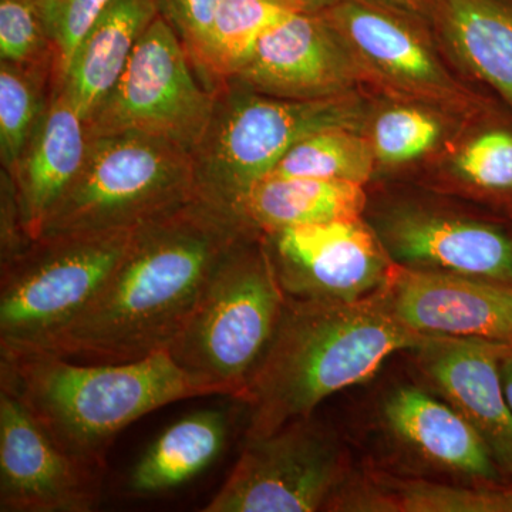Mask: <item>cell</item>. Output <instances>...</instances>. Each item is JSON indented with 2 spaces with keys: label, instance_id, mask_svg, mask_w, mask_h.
Here are the masks:
<instances>
[{
  "label": "cell",
  "instance_id": "obj_1",
  "mask_svg": "<svg viewBox=\"0 0 512 512\" xmlns=\"http://www.w3.org/2000/svg\"><path fill=\"white\" fill-rule=\"evenodd\" d=\"M248 235L195 197L140 225L94 301L36 350L86 363L141 360L170 348L212 274Z\"/></svg>",
  "mask_w": 512,
  "mask_h": 512
},
{
  "label": "cell",
  "instance_id": "obj_2",
  "mask_svg": "<svg viewBox=\"0 0 512 512\" xmlns=\"http://www.w3.org/2000/svg\"><path fill=\"white\" fill-rule=\"evenodd\" d=\"M430 338L396 319L383 289L356 302L288 298L271 345L237 399L248 409L245 439L309 419L332 394L375 376L387 357Z\"/></svg>",
  "mask_w": 512,
  "mask_h": 512
},
{
  "label": "cell",
  "instance_id": "obj_3",
  "mask_svg": "<svg viewBox=\"0 0 512 512\" xmlns=\"http://www.w3.org/2000/svg\"><path fill=\"white\" fill-rule=\"evenodd\" d=\"M0 387L15 394L63 450L106 467L117 434L146 414L214 396L167 350L124 363H86L36 349H0Z\"/></svg>",
  "mask_w": 512,
  "mask_h": 512
},
{
  "label": "cell",
  "instance_id": "obj_4",
  "mask_svg": "<svg viewBox=\"0 0 512 512\" xmlns=\"http://www.w3.org/2000/svg\"><path fill=\"white\" fill-rule=\"evenodd\" d=\"M286 302L264 239L248 235L212 274L167 352L201 386L238 399L274 339Z\"/></svg>",
  "mask_w": 512,
  "mask_h": 512
},
{
  "label": "cell",
  "instance_id": "obj_5",
  "mask_svg": "<svg viewBox=\"0 0 512 512\" xmlns=\"http://www.w3.org/2000/svg\"><path fill=\"white\" fill-rule=\"evenodd\" d=\"M367 97L289 100L225 84L215 92L210 123L191 153L198 197L225 210L303 138L328 128L360 131Z\"/></svg>",
  "mask_w": 512,
  "mask_h": 512
},
{
  "label": "cell",
  "instance_id": "obj_6",
  "mask_svg": "<svg viewBox=\"0 0 512 512\" xmlns=\"http://www.w3.org/2000/svg\"><path fill=\"white\" fill-rule=\"evenodd\" d=\"M394 265L512 286V220L412 183L367 185L363 214Z\"/></svg>",
  "mask_w": 512,
  "mask_h": 512
},
{
  "label": "cell",
  "instance_id": "obj_7",
  "mask_svg": "<svg viewBox=\"0 0 512 512\" xmlns=\"http://www.w3.org/2000/svg\"><path fill=\"white\" fill-rule=\"evenodd\" d=\"M197 197L191 151L161 138H89L86 157L43 235L136 228Z\"/></svg>",
  "mask_w": 512,
  "mask_h": 512
},
{
  "label": "cell",
  "instance_id": "obj_8",
  "mask_svg": "<svg viewBox=\"0 0 512 512\" xmlns=\"http://www.w3.org/2000/svg\"><path fill=\"white\" fill-rule=\"evenodd\" d=\"M136 228L43 235L0 266V349L36 348L76 319L116 271Z\"/></svg>",
  "mask_w": 512,
  "mask_h": 512
},
{
  "label": "cell",
  "instance_id": "obj_9",
  "mask_svg": "<svg viewBox=\"0 0 512 512\" xmlns=\"http://www.w3.org/2000/svg\"><path fill=\"white\" fill-rule=\"evenodd\" d=\"M215 93L195 72L170 23L158 15L117 82L86 119L87 137L138 134L188 151L200 143Z\"/></svg>",
  "mask_w": 512,
  "mask_h": 512
},
{
  "label": "cell",
  "instance_id": "obj_10",
  "mask_svg": "<svg viewBox=\"0 0 512 512\" xmlns=\"http://www.w3.org/2000/svg\"><path fill=\"white\" fill-rule=\"evenodd\" d=\"M322 13L349 46L367 93L460 107L497 97L458 69L424 20L363 0H340Z\"/></svg>",
  "mask_w": 512,
  "mask_h": 512
},
{
  "label": "cell",
  "instance_id": "obj_11",
  "mask_svg": "<svg viewBox=\"0 0 512 512\" xmlns=\"http://www.w3.org/2000/svg\"><path fill=\"white\" fill-rule=\"evenodd\" d=\"M348 481V457L338 440L309 419L247 440L221 490L204 512L328 510Z\"/></svg>",
  "mask_w": 512,
  "mask_h": 512
},
{
  "label": "cell",
  "instance_id": "obj_12",
  "mask_svg": "<svg viewBox=\"0 0 512 512\" xmlns=\"http://www.w3.org/2000/svg\"><path fill=\"white\" fill-rule=\"evenodd\" d=\"M286 296L356 302L382 291L393 262L365 217L261 235Z\"/></svg>",
  "mask_w": 512,
  "mask_h": 512
},
{
  "label": "cell",
  "instance_id": "obj_13",
  "mask_svg": "<svg viewBox=\"0 0 512 512\" xmlns=\"http://www.w3.org/2000/svg\"><path fill=\"white\" fill-rule=\"evenodd\" d=\"M103 471L63 450L18 397L0 387V511H93Z\"/></svg>",
  "mask_w": 512,
  "mask_h": 512
},
{
  "label": "cell",
  "instance_id": "obj_14",
  "mask_svg": "<svg viewBox=\"0 0 512 512\" xmlns=\"http://www.w3.org/2000/svg\"><path fill=\"white\" fill-rule=\"evenodd\" d=\"M229 82L289 100L367 93L349 46L322 12L292 13L266 32Z\"/></svg>",
  "mask_w": 512,
  "mask_h": 512
},
{
  "label": "cell",
  "instance_id": "obj_15",
  "mask_svg": "<svg viewBox=\"0 0 512 512\" xmlns=\"http://www.w3.org/2000/svg\"><path fill=\"white\" fill-rule=\"evenodd\" d=\"M383 296L413 332L512 345V286L394 265Z\"/></svg>",
  "mask_w": 512,
  "mask_h": 512
},
{
  "label": "cell",
  "instance_id": "obj_16",
  "mask_svg": "<svg viewBox=\"0 0 512 512\" xmlns=\"http://www.w3.org/2000/svg\"><path fill=\"white\" fill-rule=\"evenodd\" d=\"M512 345L434 336L413 350L431 386L478 431L504 476L512 477V412L500 362Z\"/></svg>",
  "mask_w": 512,
  "mask_h": 512
},
{
  "label": "cell",
  "instance_id": "obj_17",
  "mask_svg": "<svg viewBox=\"0 0 512 512\" xmlns=\"http://www.w3.org/2000/svg\"><path fill=\"white\" fill-rule=\"evenodd\" d=\"M410 183L512 220V109L495 97L474 111Z\"/></svg>",
  "mask_w": 512,
  "mask_h": 512
},
{
  "label": "cell",
  "instance_id": "obj_18",
  "mask_svg": "<svg viewBox=\"0 0 512 512\" xmlns=\"http://www.w3.org/2000/svg\"><path fill=\"white\" fill-rule=\"evenodd\" d=\"M380 416L394 443L434 470L487 484L504 476L478 431L446 400L419 386L390 390Z\"/></svg>",
  "mask_w": 512,
  "mask_h": 512
},
{
  "label": "cell",
  "instance_id": "obj_19",
  "mask_svg": "<svg viewBox=\"0 0 512 512\" xmlns=\"http://www.w3.org/2000/svg\"><path fill=\"white\" fill-rule=\"evenodd\" d=\"M483 106L460 107L369 93L360 133L369 141L375 158L372 183L413 181Z\"/></svg>",
  "mask_w": 512,
  "mask_h": 512
},
{
  "label": "cell",
  "instance_id": "obj_20",
  "mask_svg": "<svg viewBox=\"0 0 512 512\" xmlns=\"http://www.w3.org/2000/svg\"><path fill=\"white\" fill-rule=\"evenodd\" d=\"M89 137L86 121L64 90L53 94L28 146L12 171L26 231L40 237L46 218L69 185L86 157Z\"/></svg>",
  "mask_w": 512,
  "mask_h": 512
},
{
  "label": "cell",
  "instance_id": "obj_21",
  "mask_svg": "<svg viewBox=\"0 0 512 512\" xmlns=\"http://www.w3.org/2000/svg\"><path fill=\"white\" fill-rule=\"evenodd\" d=\"M430 25L458 69L512 109V0H439Z\"/></svg>",
  "mask_w": 512,
  "mask_h": 512
},
{
  "label": "cell",
  "instance_id": "obj_22",
  "mask_svg": "<svg viewBox=\"0 0 512 512\" xmlns=\"http://www.w3.org/2000/svg\"><path fill=\"white\" fill-rule=\"evenodd\" d=\"M366 204L365 185L268 175L225 211L251 234L265 235L296 225L360 218Z\"/></svg>",
  "mask_w": 512,
  "mask_h": 512
},
{
  "label": "cell",
  "instance_id": "obj_23",
  "mask_svg": "<svg viewBox=\"0 0 512 512\" xmlns=\"http://www.w3.org/2000/svg\"><path fill=\"white\" fill-rule=\"evenodd\" d=\"M160 0H110L77 47L62 89L84 121L126 69Z\"/></svg>",
  "mask_w": 512,
  "mask_h": 512
},
{
  "label": "cell",
  "instance_id": "obj_24",
  "mask_svg": "<svg viewBox=\"0 0 512 512\" xmlns=\"http://www.w3.org/2000/svg\"><path fill=\"white\" fill-rule=\"evenodd\" d=\"M329 511L357 512H512V487L451 484L423 478L372 474L346 484Z\"/></svg>",
  "mask_w": 512,
  "mask_h": 512
},
{
  "label": "cell",
  "instance_id": "obj_25",
  "mask_svg": "<svg viewBox=\"0 0 512 512\" xmlns=\"http://www.w3.org/2000/svg\"><path fill=\"white\" fill-rule=\"evenodd\" d=\"M227 410L205 409L175 421L138 458L127 487L138 497L190 483L217 460L227 444Z\"/></svg>",
  "mask_w": 512,
  "mask_h": 512
},
{
  "label": "cell",
  "instance_id": "obj_26",
  "mask_svg": "<svg viewBox=\"0 0 512 512\" xmlns=\"http://www.w3.org/2000/svg\"><path fill=\"white\" fill-rule=\"evenodd\" d=\"M274 0H224L197 62L202 83L217 92L248 62L261 37L292 15Z\"/></svg>",
  "mask_w": 512,
  "mask_h": 512
},
{
  "label": "cell",
  "instance_id": "obj_27",
  "mask_svg": "<svg viewBox=\"0 0 512 512\" xmlns=\"http://www.w3.org/2000/svg\"><path fill=\"white\" fill-rule=\"evenodd\" d=\"M269 175L346 181L367 187L375 175V158L360 131L328 128L295 144Z\"/></svg>",
  "mask_w": 512,
  "mask_h": 512
},
{
  "label": "cell",
  "instance_id": "obj_28",
  "mask_svg": "<svg viewBox=\"0 0 512 512\" xmlns=\"http://www.w3.org/2000/svg\"><path fill=\"white\" fill-rule=\"evenodd\" d=\"M55 94L52 74L0 62V160L2 170L18 163L49 101Z\"/></svg>",
  "mask_w": 512,
  "mask_h": 512
},
{
  "label": "cell",
  "instance_id": "obj_29",
  "mask_svg": "<svg viewBox=\"0 0 512 512\" xmlns=\"http://www.w3.org/2000/svg\"><path fill=\"white\" fill-rule=\"evenodd\" d=\"M0 62L52 74L56 57L32 0H0Z\"/></svg>",
  "mask_w": 512,
  "mask_h": 512
},
{
  "label": "cell",
  "instance_id": "obj_30",
  "mask_svg": "<svg viewBox=\"0 0 512 512\" xmlns=\"http://www.w3.org/2000/svg\"><path fill=\"white\" fill-rule=\"evenodd\" d=\"M32 3L55 50L57 93L62 90L77 47L110 0H32Z\"/></svg>",
  "mask_w": 512,
  "mask_h": 512
},
{
  "label": "cell",
  "instance_id": "obj_31",
  "mask_svg": "<svg viewBox=\"0 0 512 512\" xmlns=\"http://www.w3.org/2000/svg\"><path fill=\"white\" fill-rule=\"evenodd\" d=\"M222 2L224 0H160V15L177 33L192 66L200 56Z\"/></svg>",
  "mask_w": 512,
  "mask_h": 512
},
{
  "label": "cell",
  "instance_id": "obj_32",
  "mask_svg": "<svg viewBox=\"0 0 512 512\" xmlns=\"http://www.w3.org/2000/svg\"><path fill=\"white\" fill-rule=\"evenodd\" d=\"M33 238L26 231L22 210L12 178L2 170L0 185V266L8 265L32 244Z\"/></svg>",
  "mask_w": 512,
  "mask_h": 512
},
{
  "label": "cell",
  "instance_id": "obj_33",
  "mask_svg": "<svg viewBox=\"0 0 512 512\" xmlns=\"http://www.w3.org/2000/svg\"><path fill=\"white\" fill-rule=\"evenodd\" d=\"M363 2L372 3V5L380 6V8L394 10V12L404 13V15L431 23L439 0H363Z\"/></svg>",
  "mask_w": 512,
  "mask_h": 512
},
{
  "label": "cell",
  "instance_id": "obj_34",
  "mask_svg": "<svg viewBox=\"0 0 512 512\" xmlns=\"http://www.w3.org/2000/svg\"><path fill=\"white\" fill-rule=\"evenodd\" d=\"M278 5L298 13H320L332 8L340 0H274Z\"/></svg>",
  "mask_w": 512,
  "mask_h": 512
},
{
  "label": "cell",
  "instance_id": "obj_35",
  "mask_svg": "<svg viewBox=\"0 0 512 512\" xmlns=\"http://www.w3.org/2000/svg\"><path fill=\"white\" fill-rule=\"evenodd\" d=\"M500 372L505 399H507L508 406H510L512 412V346L505 350L503 357H501Z\"/></svg>",
  "mask_w": 512,
  "mask_h": 512
}]
</instances>
